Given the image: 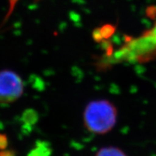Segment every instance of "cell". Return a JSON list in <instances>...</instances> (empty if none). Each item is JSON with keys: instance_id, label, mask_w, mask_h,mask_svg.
<instances>
[{"instance_id": "cell-1", "label": "cell", "mask_w": 156, "mask_h": 156, "mask_svg": "<svg viewBox=\"0 0 156 156\" xmlns=\"http://www.w3.org/2000/svg\"><path fill=\"white\" fill-rule=\"evenodd\" d=\"M117 121L116 106L107 100L90 102L83 112V122L89 132L105 134L114 127Z\"/></svg>"}, {"instance_id": "cell-2", "label": "cell", "mask_w": 156, "mask_h": 156, "mask_svg": "<svg viewBox=\"0 0 156 156\" xmlns=\"http://www.w3.org/2000/svg\"><path fill=\"white\" fill-rule=\"evenodd\" d=\"M24 85L20 76L11 70L0 71V103H11L22 96Z\"/></svg>"}, {"instance_id": "cell-3", "label": "cell", "mask_w": 156, "mask_h": 156, "mask_svg": "<svg viewBox=\"0 0 156 156\" xmlns=\"http://www.w3.org/2000/svg\"><path fill=\"white\" fill-rule=\"evenodd\" d=\"M130 48H134L138 51L136 57L145 59L156 56V22L151 30L146 31L136 40L130 43Z\"/></svg>"}, {"instance_id": "cell-4", "label": "cell", "mask_w": 156, "mask_h": 156, "mask_svg": "<svg viewBox=\"0 0 156 156\" xmlns=\"http://www.w3.org/2000/svg\"><path fill=\"white\" fill-rule=\"evenodd\" d=\"M52 151L46 142L38 141L34 148L30 151L28 156H51Z\"/></svg>"}, {"instance_id": "cell-5", "label": "cell", "mask_w": 156, "mask_h": 156, "mask_svg": "<svg viewBox=\"0 0 156 156\" xmlns=\"http://www.w3.org/2000/svg\"><path fill=\"white\" fill-rule=\"evenodd\" d=\"M95 156H127L124 151L119 148L113 147H105L97 152Z\"/></svg>"}, {"instance_id": "cell-6", "label": "cell", "mask_w": 156, "mask_h": 156, "mask_svg": "<svg viewBox=\"0 0 156 156\" xmlns=\"http://www.w3.org/2000/svg\"><path fill=\"white\" fill-rule=\"evenodd\" d=\"M23 118L27 123L30 124H35L38 118V115L36 114V112L34 110H28L23 114Z\"/></svg>"}, {"instance_id": "cell-7", "label": "cell", "mask_w": 156, "mask_h": 156, "mask_svg": "<svg viewBox=\"0 0 156 156\" xmlns=\"http://www.w3.org/2000/svg\"><path fill=\"white\" fill-rule=\"evenodd\" d=\"M114 29L112 28L111 25H105L103 27L102 29L99 30V37L98 41L101 38H108L112 36V34L114 33Z\"/></svg>"}, {"instance_id": "cell-8", "label": "cell", "mask_w": 156, "mask_h": 156, "mask_svg": "<svg viewBox=\"0 0 156 156\" xmlns=\"http://www.w3.org/2000/svg\"><path fill=\"white\" fill-rule=\"evenodd\" d=\"M8 140H7V136L5 134H0V150H5L7 147Z\"/></svg>"}, {"instance_id": "cell-9", "label": "cell", "mask_w": 156, "mask_h": 156, "mask_svg": "<svg viewBox=\"0 0 156 156\" xmlns=\"http://www.w3.org/2000/svg\"><path fill=\"white\" fill-rule=\"evenodd\" d=\"M0 156H15V153L12 151H5L2 150L0 151Z\"/></svg>"}]
</instances>
